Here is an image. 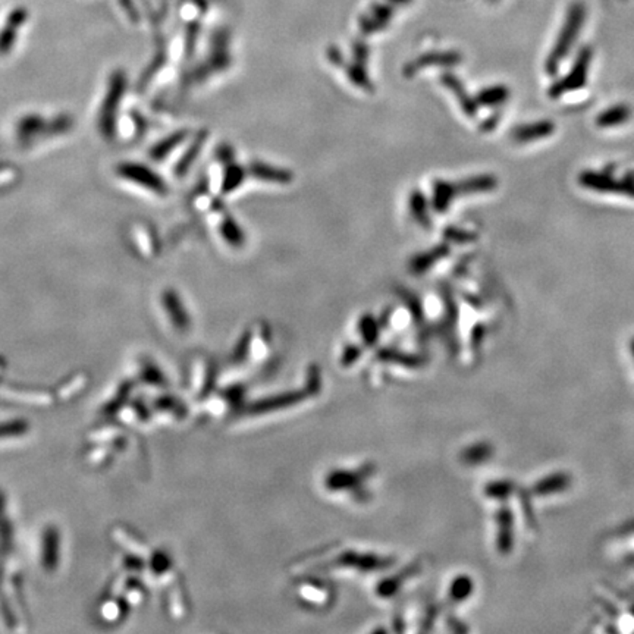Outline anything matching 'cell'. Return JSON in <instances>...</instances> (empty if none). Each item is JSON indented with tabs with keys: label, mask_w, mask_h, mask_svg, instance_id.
Wrapping results in <instances>:
<instances>
[{
	"label": "cell",
	"mask_w": 634,
	"mask_h": 634,
	"mask_svg": "<svg viewBox=\"0 0 634 634\" xmlns=\"http://www.w3.org/2000/svg\"><path fill=\"white\" fill-rule=\"evenodd\" d=\"M187 137H188L187 131H176V132L171 134L169 137H166L164 140L157 143L155 147H152V150H150V157L157 162L163 160L164 157H168L172 153L174 148L183 144V141H185Z\"/></svg>",
	"instance_id": "obj_18"
},
{
	"label": "cell",
	"mask_w": 634,
	"mask_h": 634,
	"mask_svg": "<svg viewBox=\"0 0 634 634\" xmlns=\"http://www.w3.org/2000/svg\"><path fill=\"white\" fill-rule=\"evenodd\" d=\"M127 88V77L122 69H116L108 81V90L99 111V131L104 139H112L116 132L118 112Z\"/></svg>",
	"instance_id": "obj_2"
},
{
	"label": "cell",
	"mask_w": 634,
	"mask_h": 634,
	"mask_svg": "<svg viewBox=\"0 0 634 634\" xmlns=\"http://www.w3.org/2000/svg\"><path fill=\"white\" fill-rule=\"evenodd\" d=\"M116 175L119 179L125 181L128 184L141 187L143 190L153 192L156 195L168 194V184L160 178V175L153 171L150 166L137 162H124L116 166Z\"/></svg>",
	"instance_id": "obj_4"
},
{
	"label": "cell",
	"mask_w": 634,
	"mask_h": 634,
	"mask_svg": "<svg viewBox=\"0 0 634 634\" xmlns=\"http://www.w3.org/2000/svg\"><path fill=\"white\" fill-rule=\"evenodd\" d=\"M461 62V56L457 52H432L428 55H423L417 57L413 62L407 64L404 66L405 77H413L416 72H418L425 66H454Z\"/></svg>",
	"instance_id": "obj_7"
},
{
	"label": "cell",
	"mask_w": 634,
	"mask_h": 634,
	"mask_svg": "<svg viewBox=\"0 0 634 634\" xmlns=\"http://www.w3.org/2000/svg\"><path fill=\"white\" fill-rule=\"evenodd\" d=\"M508 96L509 92L505 85H492L481 90L476 97V101L477 104L486 106V108H495V106L505 103L508 100Z\"/></svg>",
	"instance_id": "obj_20"
},
{
	"label": "cell",
	"mask_w": 634,
	"mask_h": 634,
	"mask_svg": "<svg viewBox=\"0 0 634 634\" xmlns=\"http://www.w3.org/2000/svg\"><path fill=\"white\" fill-rule=\"evenodd\" d=\"M367 55H369V50H367L366 44H357V46L354 48V64L348 66L346 73H348V78L353 84H355L357 87L363 88V90H370L372 92L373 85H372V81L367 75V68H366Z\"/></svg>",
	"instance_id": "obj_9"
},
{
	"label": "cell",
	"mask_w": 634,
	"mask_h": 634,
	"mask_svg": "<svg viewBox=\"0 0 634 634\" xmlns=\"http://www.w3.org/2000/svg\"><path fill=\"white\" fill-rule=\"evenodd\" d=\"M253 178L274 184H288L293 181V174L286 169L276 168L263 162H253L247 171Z\"/></svg>",
	"instance_id": "obj_12"
},
{
	"label": "cell",
	"mask_w": 634,
	"mask_h": 634,
	"mask_svg": "<svg viewBox=\"0 0 634 634\" xmlns=\"http://www.w3.org/2000/svg\"><path fill=\"white\" fill-rule=\"evenodd\" d=\"M630 116H631V109L627 104H615V106H612V108L603 111L598 116L596 125L600 128L617 127V125H621V124L627 122Z\"/></svg>",
	"instance_id": "obj_17"
},
{
	"label": "cell",
	"mask_w": 634,
	"mask_h": 634,
	"mask_svg": "<svg viewBox=\"0 0 634 634\" xmlns=\"http://www.w3.org/2000/svg\"><path fill=\"white\" fill-rule=\"evenodd\" d=\"M449 253V248L448 246L442 244V246H437L429 251H425V253H420L417 254L416 258H413L410 260V265H409V269L411 274L414 275H423V274H426V272H429L437 262H439L441 259H444L445 255H448Z\"/></svg>",
	"instance_id": "obj_14"
},
{
	"label": "cell",
	"mask_w": 634,
	"mask_h": 634,
	"mask_svg": "<svg viewBox=\"0 0 634 634\" xmlns=\"http://www.w3.org/2000/svg\"><path fill=\"white\" fill-rule=\"evenodd\" d=\"M72 127L69 116H57L56 119H46L40 115H27L17 125V139L22 146L36 144L38 140L50 139L55 135L65 134Z\"/></svg>",
	"instance_id": "obj_3"
},
{
	"label": "cell",
	"mask_w": 634,
	"mask_h": 634,
	"mask_svg": "<svg viewBox=\"0 0 634 634\" xmlns=\"http://www.w3.org/2000/svg\"><path fill=\"white\" fill-rule=\"evenodd\" d=\"M586 20V8L582 2H575L572 3L568 10H567V17L563 24V28L560 34L556 37V41L554 44V49L551 50L548 59H547V72L549 75H555L558 68H560V64L568 56L571 52L575 43L577 41L580 31L583 28Z\"/></svg>",
	"instance_id": "obj_1"
},
{
	"label": "cell",
	"mask_w": 634,
	"mask_h": 634,
	"mask_svg": "<svg viewBox=\"0 0 634 634\" xmlns=\"http://www.w3.org/2000/svg\"><path fill=\"white\" fill-rule=\"evenodd\" d=\"M441 81H442V84L446 88H449L451 92L454 93L456 99L460 101L461 109L464 111V113L467 116H474L477 113V101H476V99L470 97V94L465 92L463 83L457 77H454L452 73H444L442 77H441Z\"/></svg>",
	"instance_id": "obj_13"
},
{
	"label": "cell",
	"mask_w": 634,
	"mask_h": 634,
	"mask_svg": "<svg viewBox=\"0 0 634 634\" xmlns=\"http://www.w3.org/2000/svg\"><path fill=\"white\" fill-rule=\"evenodd\" d=\"M445 237H446L448 239L460 241V243H464V241H470V239H473L472 234H469V232H463V231L454 230V228H449L448 231H445Z\"/></svg>",
	"instance_id": "obj_24"
},
{
	"label": "cell",
	"mask_w": 634,
	"mask_h": 634,
	"mask_svg": "<svg viewBox=\"0 0 634 634\" xmlns=\"http://www.w3.org/2000/svg\"><path fill=\"white\" fill-rule=\"evenodd\" d=\"M163 304H166V309L171 313V319L176 322L178 325H185L187 317H185V310L183 307V303H181L179 297L174 291H166L163 293Z\"/></svg>",
	"instance_id": "obj_23"
},
{
	"label": "cell",
	"mask_w": 634,
	"mask_h": 634,
	"mask_svg": "<svg viewBox=\"0 0 634 634\" xmlns=\"http://www.w3.org/2000/svg\"><path fill=\"white\" fill-rule=\"evenodd\" d=\"M409 209L410 215L420 226H423V228H430L429 203L425 197V194L420 192L418 190H414L409 197Z\"/></svg>",
	"instance_id": "obj_16"
},
{
	"label": "cell",
	"mask_w": 634,
	"mask_h": 634,
	"mask_svg": "<svg viewBox=\"0 0 634 634\" xmlns=\"http://www.w3.org/2000/svg\"><path fill=\"white\" fill-rule=\"evenodd\" d=\"M206 135L207 132H202L199 134L197 137H195L190 146V148L187 150V153L179 159L178 162V166H175V174H178V176H184V174L190 169V166L194 163V160L197 159L199 153L202 152V147L204 146V141H206Z\"/></svg>",
	"instance_id": "obj_21"
},
{
	"label": "cell",
	"mask_w": 634,
	"mask_h": 634,
	"mask_svg": "<svg viewBox=\"0 0 634 634\" xmlns=\"http://www.w3.org/2000/svg\"><path fill=\"white\" fill-rule=\"evenodd\" d=\"M491 2H496V0H491Z\"/></svg>",
	"instance_id": "obj_26"
},
{
	"label": "cell",
	"mask_w": 634,
	"mask_h": 634,
	"mask_svg": "<svg viewBox=\"0 0 634 634\" xmlns=\"http://www.w3.org/2000/svg\"><path fill=\"white\" fill-rule=\"evenodd\" d=\"M390 3H400V5H405V3H410L411 0H389Z\"/></svg>",
	"instance_id": "obj_25"
},
{
	"label": "cell",
	"mask_w": 634,
	"mask_h": 634,
	"mask_svg": "<svg viewBox=\"0 0 634 634\" xmlns=\"http://www.w3.org/2000/svg\"><path fill=\"white\" fill-rule=\"evenodd\" d=\"M592 57H593V50L591 46L583 48L579 55L575 65L571 66L570 72L565 75L564 78L560 81H556L551 88H549V97L551 99H560L561 96L575 92V90L582 88L587 83L589 77V68H591L592 64Z\"/></svg>",
	"instance_id": "obj_5"
},
{
	"label": "cell",
	"mask_w": 634,
	"mask_h": 634,
	"mask_svg": "<svg viewBox=\"0 0 634 634\" xmlns=\"http://www.w3.org/2000/svg\"><path fill=\"white\" fill-rule=\"evenodd\" d=\"M580 184L593 191L624 194L634 199V175H627L624 179H615L614 175L608 172L584 171L580 175Z\"/></svg>",
	"instance_id": "obj_6"
},
{
	"label": "cell",
	"mask_w": 634,
	"mask_h": 634,
	"mask_svg": "<svg viewBox=\"0 0 634 634\" xmlns=\"http://www.w3.org/2000/svg\"><path fill=\"white\" fill-rule=\"evenodd\" d=\"M496 178L492 175H479V176H472L460 181V183H456L457 192L458 195H465V194H477V192H488L495 190L496 187Z\"/></svg>",
	"instance_id": "obj_15"
},
{
	"label": "cell",
	"mask_w": 634,
	"mask_h": 634,
	"mask_svg": "<svg viewBox=\"0 0 634 634\" xmlns=\"http://www.w3.org/2000/svg\"><path fill=\"white\" fill-rule=\"evenodd\" d=\"M394 17V8L388 3H374L370 9L360 18L361 33L372 34L386 28Z\"/></svg>",
	"instance_id": "obj_8"
},
{
	"label": "cell",
	"mask_w": 634,
	"mask_h": 634,
	"mask_svg": "<svg viewBox=\"0 0 634 634\" xmlns=\"http://www.w3.org/2000/svg\"><path fill=\"white\" fill-rule=\"evenodd\" d=\"M554 128L555 125L551 120H537V122L526 124L514 128L511 132V137L517 143H532L535 140L549 137L554 132Z\"/></svg>",
	"instance_id": "obj_10"
},
{
	"label": "cell",
	"mask_w": 634,
	"mask_h": 634,
	"mask_svg": "<svg viewBox=\"0 0 634 634\" xmlns=\"http://www.w3.org/2000/svg\"><path fill=\"white\" fill-rule=\"evenodd\" d=\"M247 178V169H244L243 166H239L238 163H228L226 164L225 169V176L222 181V192L223 194H230L238 187L244 183V179Z\"/></svg>",
	"instance_id": "obj_19"
},
{
	"label": "cell",
	"mask_w": 634,
	"mask_h": 634,
	"mask_svg": "<svg viewBox=\"0 0 634 634\" xmlns=\"http://www.w3.org/2000/svg\"><path fill=\"white\" fill-rule=\"evenodd\" d=\"M220 235L226 243L237 248L243 247L246 243V237H244L243 230L239 228V225L232 218L223 219V222L220 223Z\"/></svg>",
	"instance_id": "obj_22"
},
{
	"label": "cell",
	"mask_w": 634,
	"mask_h": 634,
	"mask_svg": "<svg viewBox=\"0 0 634 634\" xmlns=\"http://www.w3.org/2000/svg\"><path fill=\"white\" fill-rule=\"evenodd\" d=\"M456 183L444 179H436L432 185V207L436 213H445L457 197Z\"/></svg>",
	"instance_id": "obj_11"
}]
</instances>
